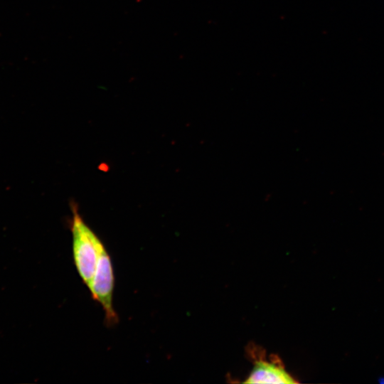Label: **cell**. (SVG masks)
I'll list each match as a JSON object with an SVG mask.
<instances>
[{
	"mask_svg": "<svg viewBox=\"0 0 384 384\" xmlns=\"http://www.w3.org/2000/svg\"><path fill=\"white\" fill-rule=\"evenodd\" d=\"M71 230L75 265L82 282L89 289L95 274L99 252L104 245L77 211H74Z\"/></svg>",
	"mask_w": 384,
	"mask_h": 384,
	"instance_id": "cell-1",
	"label": "cell"
},
{
	"mask_svg": "<svg viewBox=\"0 0 384 384\" xmlns=\"http://www.w3.org/2000/svg\"><path fill=\"white\" fill-rule=\"evenodd\" d=\"M114 272L110 257L103 245L98 255L95 274L89 288L93 299L97 301L105 311V321L112 326L118 321L113 308Z\"/></svg>",
	"mask_w": 384,
	"mask_h": 384,
	"instance_id": "cell-2",
	"label": "cell"
},
{
	"mask_svg": "<svg viewBox=\"0 0 384 384\" xmlns=\"http://www.w3.org/2000/svg\"><path fill=\"white\" fill-rule=\"evenodd\" d=\"M247 383H295L297 381L284 369L279 361H257Z\"/></svg>",
	"mask_w": 384,
	"mask_h": 384,
	"instance_id": "cell-3",
	"label": "cell"
}]
</instances>
